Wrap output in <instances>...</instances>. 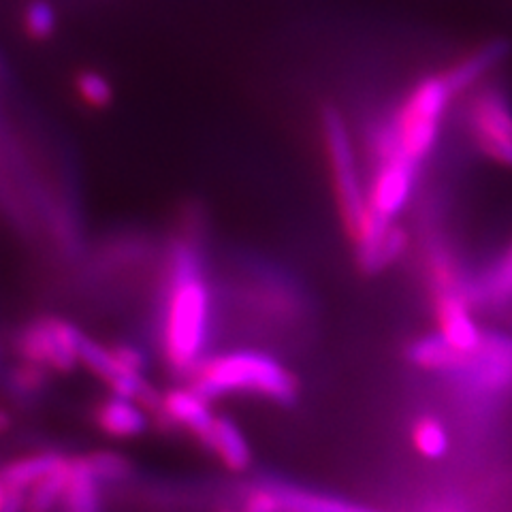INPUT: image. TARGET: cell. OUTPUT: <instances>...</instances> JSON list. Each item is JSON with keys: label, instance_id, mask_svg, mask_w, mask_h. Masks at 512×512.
<instances>
[{"label": "cell", "instance_id": "cell-1", "mask_svg": "<svg viewBox=\"0 0 512 512\" xmlns=\"http://www.w3.org/2000/svg\"><path fill=\"white\" fill-rule=\"evenodd\" d=\"M212 295L201 256L190 242H175L163 299L160 348L175 374L188 376L203 359L210 335Z\"/></svg>", "mask_w": 512, "mask_h": 512}, {"label": "cell", "instance_id": "cell-2", "mask_svg": "<svg viewBox=\"0 0 512 512\" xmlns=\"http://www.w3.org/2000/svg\"><path fill=\"white\" fill-rule=\"evenodd\" d=\"M323 137L329 152L333 190L338 197L344 229L355 242L359 265H363L395 220H387L370 210L367 188H363L357 167V154L338 109L327 107L323 111Z\"/></svg>", "mask_w": 512, "mask_h": 512}, {"label": "cell", "instance_id": "cell-3", "mask_svg": "<svg viewBox=\"0 0 512 512\" xmlns=\"http://www.w3.org/2000/svg\"><path fill=\"white\" fill-rule=\"evenodd\" d=\"M188 384L210 402L224 395L248 393L286 406L295 402L299 391L297 378L261 350H231L203 357L188 374Z\"/></svg>", "mask_w": 512, "mask_h": 512}, {"label": "cell", "instance_id": "cell-4", "mask_svg": "<svg viewBox=\"0 0 512 512\" xmlns=\"http://www.w3.org/2000/svg\"><path fill=\"white\" fill-rule=\"evenodd\" d=\"M453 99V92L440 75L423 77L391 120L395 148L421 165L436 146L440 122Z\"/></svg>", "mask_w": 512, "mask_h": 512}, {"label": "cell", "instance_id": "cell-5", "mask_svg": "<svg viewBox=\"0 0 512 512\" xmlns=\"http://www.w3.org/2000/svg\"><path fill=\"white\" fill-rule=\"evenodd\" d=\"M468 126L478 150L512 169V103L500 88H483L468 109Z\"/></svg>", "mask_w": 512, "mask_h": 512}, {"label": "cell", "instance_id": "cell-6", "mask_svg": "<svg viewBox=\"0 0 512 512\" xmlns=\"http://www.w3.org/2000/svg\"><path fill=\"white\" fill-rule=\"evenodd\" d=\"M84 333L69 320L41 318L26 327L20 335V352L28 363L52 367L56 372H69L79 363V342Z\"/></svg>", "mask_w": 512, "mask_h": 512}, {"label": "cell", "instance_id": "cell-7", "mask_svg": "<svg viewBox=\"0 0 512 512\" xmlns=\"http://www.w3.org/2000/svg\"><path fill=\"white\" fill-rule=\"evenodd\" d=\"M419 165L404 156L397 148L378 156V169L367 188L370 210L387 220H395L408 205Z\"/></svg>", "mask_w": 512, "mask_h": 512}, {"label": "cell", "instance_id": "cell-8", "mask_svg": "<svg viewBox=\"0 0 512 512\" xmlns=\"http://www.w3.org/2000/svg\"><path fill=\"white\" fill-rule=\"evenodd\" d=\"M244 508L250 512H350L363 510V506L344 502L327 493L301 489L284 483H263L252 487Z\"/></svg>", "mask_w": 512, "mask_h": 512}, {"label": "cell", "instance_id": "cell-9", "mask_svg": "<svg viewBox=\"0 0 512 512\" xmlns=\"http://www.w3.org/2000/svg\"><path fill=\"white\" fill-rule=\"evenodd\" d=\"M438 333L457 350L474 352L483 344L485 333L480 331L470 314V303L459 286H440L436 295Z\"/></svg>", "mask_w": 512, "mask_h": 512}, {"label": "cell", "instance_id": "cell-10", "mask_svg": "<svg viewBox=\"0 0 512 512\" xmlns=\"http://www.w3.org/2000/svg\"><path fill=\"white\" fill-rule=\"evenodd\" d=\"M210 404V399L186 384V387H175L160 395L154 412L163 419V423L190 431L203 444L216 419Z\"/></svg>", "mask_w": 512, "mask_h": 512}, {"label": "cell", "instance_id": "cell-11", "mask_svg": "<svg viewBox=\"0 0 512 512\" xmlns=\"http://www.w3.org/2000/svg\"><path fill=\"white\" fill-rule=\"evenodd\" d=\"M510 52H512V43L508 39H491L480 45L472 54H468L466 58L455 62L451 69L444 71L442 73L444 82L448 84V88H451L453 96H457L461 90L474 86L478 79L485 77L493 67L502 64L510 56Z\"/></svg>", "mask_w": 512, "mask_h": 512}, {"label": "cell", "instance_id": "cell-12", "mask_svg": "<svg viewBox=\"0 0 512 512\" xmlns=\"http://www.w3.org/2000/svg\"><path fill=\"white\" fill-rule=\"evenodd\" d=\"M96 425L111 438H137L148 429V414L135 399L111 395L96 408Z\"/></svg>", "mask_w": 512, "mask_h": 512}, {"label": "cell", "instance_id": "cell-13", "mask_svg": "<svg viewBox=\"0 0 512 512\" xmlns=\"http://www.w3.org/2000/svg\"><path fill=\"white\" fill-rule=\"evenodd\" d=\"M203 446L207 451H212L222 461V466L229 468L231 472H244L250 468V444L242 434V429L229 416H216Z\"/></svg>", "mask_w": 512, "mask_h": 512}, {"label": "cell", "instance_id": "cell-14", "mask_svg": "<svg viewBox=\"0 0 512 512\" xmlns=\"http://www.w3.org/2000/svg\"><path fill=\"white\" fill-rule=\"evenodd\" d=\"M463 295H466L468 303H476V306H512V246L504 252L498 263L485 271V276L463 286Z\"/></svg>", "mask_w": 512, "mask_h": 512}, {"label": "cell", "instance_id": "cell-15", "mask_svg": "<svg viewBox=\"0 0 512 512\" xmlns=\"http://www.w3.org/2000/svg\"><path fill=\"white\" fill-rule=\"evenodd\" d=\"M60 504L71 512H94L101 508V480L92 474L84 457L69 459L67 485Z\"/></svg>", "mask_w": 512, "mask_h": 512}, {"label": "cell", "instance_id": "cell-16", "mask_svg": "<svg viewBox=\"0 0 512 512\" xmlns=\"http://www.w3.org/2000/svg\"><path fill=\"white\" fill-rule=\"evenodd\" d=\"M466 352L457 350L451 342H446L440 333L423 335V338L416 340L410 350L408 359L427 372H453L457 367L466 361Z\"/></svg>", "mask_w": 512, "mask_h": 512}, {"label": "cell", "instance_id": "cell-17", "mask_svg": "<svg viewBox=\"0 0 512 512\" xmlns=\"http://www.w3.org/2000/svg\"><path fill=\"white\" fill-rule=\"evenodd\" d=\"M64 459L67 457H62L58 453L32 455V457L9 463L5 470H0V478H3L5 487L9 489L28 491L32 485L39 483L43 476H47L52 470H56L60 463H64Z\"/></svg>", "mask_w": 512, "mask_h": 512}, {"label": "cell", "instance_id": "cell-18", "mask_svg": "<svg viewBox=\"0 0 512 512\" xmlns=\"http://www.w3.org/2000/svg\"><path fill=\"white\" fill-rule=\"evenodd\" d=\"M412 444L427 459H442L448 453V431L436 416H419L412 425Z\"/></svg>", "mask_w": 512, "mask_h": 512}, {"label": "cell", "instance_id": "cell-19", "mask_svg": "<svg viewBox=\"0 0 512 512\" xmlns=\"http://www.w3.org/2000/svg\"><path fill=\"white\" fill-rule=\"evenodd\" d=\"M67 472H69V459H64V463H60L56 470L43 476L39 483H35L28 489L26 506L30 510H50L52 506L60 504L64 485H67Z\"/></svg>", "mask_w": 512, "mask_h": 512}, {"label": "cell", "instance_id": "cell-20", "mask_svg": "<svg viewBox=\"0 0 512 512\" xmlns=\"http://www.w3.org/2000/svg\"><path fill=\"white\" fill-rule=\"evenodd\" d=\"M75 90L79 94V99L96 109H103L114 101V86H111L109 79L99 71L79 73L75 79Z\"/></svg>", "mask_w": 512, "mask_h": 512}, {"label": "cell", "instance_id": "cell-21", "mask_svg": "<svg viewBox=\"0 0 512 512\" xmlns=\"http://www.w3.org/2000/svg\"><path fill=\"white\" fill-rule=\"evenodd\" d=\"M58 26V15L52 3L47 0H30L24 11V28L32 39H50Z\"/></svg>", "mask_w": 512, "mask_h": 512}, {"label": "cell", "instance_id": "cell-22", "mask_svg": "<svg viewBox=\"0 0 512 512\" xmlns=\"http://www.w3.org/2000/svg\"><path fill=\"white\" fill-rule=\"evenodd\" d=\"M92 474L101 480V483H120V480L131 476V461L120 453L101 451L84 457Z\"/></svg>", "mask_w": 512, "mask_h": 512}, {"label": "cell", "instance_id": "cell-23", "mask_svg": "<svg viewBox=\"0 0 512 512\" xmlns=\"http://www.w3.org/2000/svg\"><path fill=\"white\" fill-rule=\"evenodd\" d=\"M11 389L20 395H32L39 393L41 387L45 384V367L28 363L26 367H20L18 372L11 374Z\"/></svg>", "mask_w": 512, "mask_h": 512}, {"label": "cell", "instance_id": "cell-24", "mask_svg": "<svg viewBox=\"0 0 512 512\" xmlns=\"http://www.w3.org/2000/svg\"><path fill=\"white\" fill-rule=\"evenodd\" d=\"M111 350H114V355L118 357V361L124 367H128V370H135V372L146 370L148 359H146V355H143V352L137 346H133V344H116Z\"/></svg>", "mask_w": 512, "mask_h": 512}, {"label": "cell", "instance_id": "cell-25", "mask_svg": "<svg viewBox=\"0 0 512 512\" xmlns=\"http://www.w3.org/2000/svg\"><path fill=\"white\" fill-rule=\"evenodd\" d=\"M7 427H9V419H7V414L0 412V431H5Z\"/></svg>", "mask_w": 512, "mask_h": 512}, {"label": "cell", "instance_id": "cell-26", "mask_svg": "<svg viewBox=\"0 0 512 512\" xmlns=\"http://www.w3.org/2000/svg\"><path fill=\"white\" fill-rule=\"evenodd\" d=\"M5 491H7V487H5V483H3V478H0V504H3V498H5Z\"/></svg>", "mask_w": 512, "mask_h": 512}, {"label": "cell", "instance_id": "cell-27", "mask_svg": "<svg viewBox=\"0 0 512 512\" xmlns=\"http://www.w3.org/2000/svg\"><path fill=\"white\" fill-rule=\"evenodd\" d=\"M510 329H512V318H510Z\"/></svg>", "mask_w": 512, "mask_h": 512}]
</instances>
